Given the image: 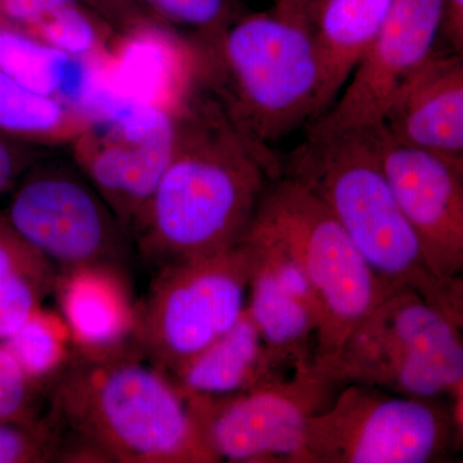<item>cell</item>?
Returning <instances> with one entry per match:
<instances>
[{
    "mask_svg": "<svg viewBox=\"0 0 463 463\" xmlns=\"http://www.w3.org/2000/svg\"><path fill=\"white\" fill-rule=\"evenodd\" d=\"M315 0H274L273 11L283 16L307 20L310 5Z\"/></svg>",
    "mask_w": 463,
    "mask_h": 463,
    "instance_id": "obj_30",
    "label": "cell"
},
{
    "mask_svg": "<svg viewBox=\"0 0 463 463\" xmlns=\"http://www.w3.org/2000/svg\"><path fill=\"white\" fill-rule=\"evenodd\" d=\"M30 273H12L0 279V344L11 339L38 312V295Z\"/></svg>",
    "mask_w": 463,
    "mask_h": 463,
    "instance_id": "obj_22",
    "label": "cell"
},
{
    "mask_svg": "<svg viewBox=\"0 0 463 463\" xmlns=\"http://www.w3.org/2000/svg\"><path fill=\"white\" fill-rule=\"evenodd\" d=\"M194 74L232 124L259 147L318 118L322 65L309 20L241 14L213 36H192Z\"/></svg>",
    "mask_w": 463,
    "mask_h": 463,
    "instance_id": "obj_3",
    "label": "cell"
},
{
    "mask_svg": "<svg viewBox=\"0 0 463 463\" xmlns=\"http://www.w3.org/2000/svg\"><path fill=\"white\" fill-rule=\"evenodd\" d=\"M166 26L181 27L192 36H212L241 16L233 0H139Z\"/></svg>",
    "mask_w": 463,
    "mask_h": 463,
    "instance_id": "obj_21",
    "label": "cell"
},
{
    "mask_svg": "<svg viewBox=\"0 0 463 463\" xmlns=\"http://www.w3.org/2000/svg\"><path fill=\"white\" fill-rule=\"evenodd\" d=\"M318 364L337 388L361 383L435 401L463 386V335L417 289L390 286L336 355Z\"/></svg>",
    "mask_w": 463,
    "mask_h": 463,
    "instance_id": "obj_6",
    "label": "cell"
},
{
    "mask_svg": "<svg viewBox=\"0 0 463 463\" xmlns=\"http://www.w3.org/2000/svg\"><path fill=\"white\" fill-rule=\"evenodd\" d=\"M54 450L47 438L36 437L14 422L0 421V463L42 461Z\"/></svg>",
    "mask_w": 463,
    "mask_h": 463,
    "instance_id": "obj_25",
    "label": "cell"
},
{
    "mask_svg": "<svg viewBox=\"0 0 463 463\" xmlns=\"http://www.w3.org/2000/svg\"><path fill=\"white\" fill-rule=\"evenodd\" d=\"M337 388L315 359L288 377L219 398H187L216 462L303 463L310 417Z\"/></svg>",
    "mask_w": 463,
    "mask_h": 463,
    "instance_id": "obj_9",
    "label": "cell"
},
{
    "mask_svg": "<svg viewBox=\"0 0 463 463\" xmlns=\"http://www.w3.org/2000/svg\"><path fill=\"white\" fill-rule=\"evenodd\" d=\"M252 224L279 241L307 274L319 307L315 361H330L390 286L321 199L289 176L269 183Z\"/></svg>",
    "mask_w": 463,
    "mask_h": 463,
    "instance_id": "obj_5",
    "label": "cell"
},
{
    "mask_svg": "<svg viewBox=\"0 0 463 463\" xmlns=\"http://www.w3.org/2000/svg\"><path fill=\"white\" fill-rule=\"evenodd\" d=\"M62 318L75 352L94 354L130 343L137 307L112 267H85L63 272L60 279Z\"/></svg>",
    "mask_w": 463,
    "mask_h": 463,
    "instance_id": "obj_15",
    "label": "cell"
},
{
    "mask_svg": "<svg viewBox=\"0 0 463 463\" xmlns=\"http://www.w3.org/2000/svg\"><path fill=\"white\" fill-rule=\"evenodd\" d=\"M69 429V461L216 462L187 398L134 341L109 352H74L54 394Z\"/></svg>",
    "mask_w": 463,
    "mask_h": 463,
    "instance_id": "obj_2",
    "label": "cell"
},
{
    "mask_svg": "<svg viewBox=\"0 0 463 463\" xmlns=\"http://www.w3.org/2000/svg\"><path fill=\"white\" fill-rule=\"evenodd\" d=\"M273 365L248 307L236 325L170 374L185 398L237 394L274 379Z\"/></svg>",
    "mask_w": 463,
    "mask_h": 463,
    "instance_id": "obj_17",
    "label": "cell"
},
{
    "mask_svg": "<svg viewBox=\"0 0 463 463\" xmlns=\"http://www.w3.org/2000/svg\"><path fill=\"white\" fill-rule=\"evenodd\" d=\"M281 174L321 199L386 285L417 289L431 273L381 163L373 129L307 136L281 163Z\"/></svg>",
    "mask_w": 463,
    "mask_h": 463,
    "instance_id": "obj_4",
    "label": "cell"
},
{
    "mask_svg": "<svg viewBox=\"0 0 463 463\" xmlns=\"http://www.w3.org/2000/svg\"><path fill=\"white\" fill-rule=\"evenodd\" d=\"M29 154L14 139L0 134V194L7 190L25 165Z\"/></svg>",
    "mask_w": 463,
    "mask_h": 463,
    "instance_id": "obj_28",
    "label": "cell"
},
{
    "mask_svg": "<svg viewBox=\"0 0 463 463\" xmlns=\"http://www.w3.org/2000/svg\"><path fill=\"white\" fill-rule=\"evenodd\" d=\"M397 0H315L307 20L322 65L319 116L343 90L353 70L388 20Z\"/></svg>",
    "mask_w": 463,
    "mask_h": 463,
    "instance_id": "obj_16",
    "label": "cell"
},
{
    "mask_svg": "<svg viewBox=\"0 0 463 463\" xmlns=\"http://www.w3.org/2000/svg\"><path fill=\"white\" fill-rule=\"evenodd\" d=\"M169 109L149 106L141 116L102 123L71 143L75 166L99 191L132 239L172 155Z\"/></svg>",
    "mask_w": 463,
    "mask_h": 463,
    "instance_id": "obj_13",
    "label": "cell"
},
{
    "mask_svg": "<svg viewBox=\"0 0 463 463\" xmlns=\"http://www.w3.org/2000/svg\"><path fill=\"white\" fill-rule=\"evenodd\" d=\"M30 377L5 344H0V421L14 422L25 411Z\"/></svg>",
    "mask_w": 463,
    "mask_h": 463,
    "instance_id": "obj_23",
    "label": "cell"
},
{
    "mask_svg": "<svg viewBox=\"0 0 463 463\" xmlns=\"http://www.w3.org/2000/svg\"><path fill=\"white\" fill-rule=\"evenodd\" d=\"M7 223L33 251L63 272L112 267L132 241L111 207L75 166L27 179L11 201Z\"/></svg>",
    "mask_w": 463,
    "mask_h": 463,
    "instance_id": "obj_10",
    "label": "cell"
},
{
    "mask_svg": "<svg viewBox=\"0 0 463 463\" xmlns=\"http://www.w3.org/2000/svg\"><path fill=\"white\" fill-rule=\"evenodd\" d=\"M373 134L429 270L463 279V156L395 141L383 127Z\"/></svg>",
    "mask_w": 463,
    "mask_h": 463,
    "instance_id": "obj_12",
    "label": "cell"
},
{
    "mask_svg": "<svg viewBox=\"0 0 463 463\" xmlns=\"http://www.w3.org/2000/svg\"><path fill=\"white\" fill-rule=\"evenodd\" d=\"M444 0H397L330 108L307 125V136L361 133L386 120L414 72L434 53Z\"/></svg>",
    "mask_w": 463,
    "mask_h": 463,
    "instance_id": "obj_11",
    "label": "cell"
},
{
    "mask_svg": "<svg viewBox=\"0 0 463 463\" xmlns=\"http://www.w3.org/2000/svg\"><path fill=\"white\" fill-rule=\"evenodd\" d=\"M417 291L447 316L463 335V279H440L430 273Z\"/></svg>",
    "mask_w": 463,
    "mask_h": 463,
    "instance_id": "obj_26",
    "label": "cell"
},
{
    "mask_svg": "<svg viewBox=\"0 0 463 463\" xmlns=\"http://www.w3.org/2000/svg\"><path fill=\"white\" fill-rule=\"evenodd\" d=\"M381 127L405 145L463 156V51L435 50Z\"/></svg>",
    "mask_w": 463,
    "mask_h": 463,
    "instance_id": "obj_14",
    "label": "cell"
},
{
    "mask_svg": "<svg viewBox=\"0 0 463 463\" xmlns=\"http://www.w3.org/2000/svg\"><path fill=\"white\" fill-rule=\"evenodd\" d=\"M167 109L172 155L132 233L139 254L156 268L236 248L268 185L281 175L276 155L246 138L194 81Z\"/></svg>",
    "mask_w": 463,
    "mask_h": 463,
    "instance_id": "obj_1",
    "label": "cell"
},
{
    "mask_svg": "<svg viewBox=\"0 0 463 463\" xmlns=\"http://www.w3.org/2000/svg\"><path fill=\"white\" fill-rule=\"evenodd\" d=\"M457 394H459V420L463 426V386L457 392Z\"/></svg>",
    "mask_w": 463,
    "mask_h": 463,
    "instance_id": "obj_31",
    "label": "cell"
},
{
    "mask_svg": "<svg viewBox=\"0 0 463 463\" xmlns=\"http://www.w3.org/2000/svg\"><path fill=\"white\" fill-rule=\"evenodd\" d=\"M5 27L57 51H72L90 35L94 12L79 0H0Z\"/></svg>",
    "mask_w": 463,
    "mask_h": 463,
    "instance_id": "obj_19",
    "label": "cell"
},
{
    "mask_svg": "<svg viewBox=\"0 0 463 463\" xmlns=\"http://www.w3.org/2000/svg\"><path fill=\"white\" fill-rule=\"evenodd\" d=\"M250 273L245 240L219 254L157 268L137 307L134 343L170 376L236 325L248 307Z\"/></svg>",
    "mask_w": 463,
    "mask_h": 463,
    "instance_id": "obj_7",
    "label": "cell"
},
{
    "mask_svg": "<svg viewBox=\"0 0 463 463\" xmlns=\"http://www.w3.org/2000/svg\"><path fill=\"white\" fill-rule=\"evenodd\" d=\"M3 344L32 380L62 373L75 352L65 319L39 312Z\"/></svg>",
    "mask_w": 463,
    "mask_h": 463,
    "instance_id": "obj_20",
    "label": "cell"
},
{
    "mask_svg": "<svg viewBox=\"0 0 463 463\" xmlns=\"http://www.w3.org/2000/svg\"><path fill=\"white\" fill-rule=\"evenodd\" d=\"M102 17L120 35L128 36L164 25L139 0H79ZM166 26V25H164Z\"/></svg>",
    "mask_w": 463,
    "mask_h": 463,
    "instance_id": "obj_24",
    "label": "cell"
},
{
    "mask_svg": "<svg viewBox=\"0 0 463 463\" xmlns=\"http://www.w3.org/2000/svg\"><path fill=\"white\" fill-rule=\"evenodd\" d=\"M39 255L12 231L8 223L0 228V279L16 272H30L21 260Z\"/></svg>",
    "mask_w": 463,
    "mask_h": 463,
    "instance_id": "obj_27",
    "label": "cell"
},
{
    "mask_svg": "<svg viewBox=\"0 0 463 463\" xmlns=\"http://www.w3.org/2000/svg\"><path fill=\"white\" fill-rule=\"evenodd\" d=\"M5 29V21L3 18L2 11H0V33Z\"/></svg>",
    "mask_w": 463,
    "mask_h": 463,
    "instance_id": "obj_32",
    "label": "cell"
},
{
    "mask_svg": "<svg viewBox=\"0 0 463 463\" xmlns=\"http://www.w3.org/2000/svg\"><path fill=\"white\" fill-rule=\"evenodd\" d=\"M440 36L448 50L463 51V0H444Z\"/></svg>",
    "mask_w": 463,
    "mask_h": 463,
    "instance_id": "obj_29",
    "label": "cell"
},
{
    "mask_svg": "<svg viewBox=\"0 0 463 463\" xmlns=\"http://www.w3.org/2000/svg\"><path fill=\"white\" fill-rule=\"evenodd\" d=\"M450 440L435 401L347 383L307 421L303 463L432 462Z\"/></svg>",
    "mask_w": 463,
    "mask_h": 463,
    "instance_id": "obj_8",
    "label": "cell"
},
{
    "mask_svg": "<svg viewBox=\"0 0 463 463\" xmlns=\"http://www.w3.org/2000/svg\"><path fill=\"white\" fill-rule=\"evenodd\" d=\"M96 116L69 100L42 93L0 69V134L17 142L71 145Z\"/></svg>",
    "mask_w": 463,
    "mask_h": 463,
    "instance_id": "obj_18",
    "label": "cell"
}]
</instances>
